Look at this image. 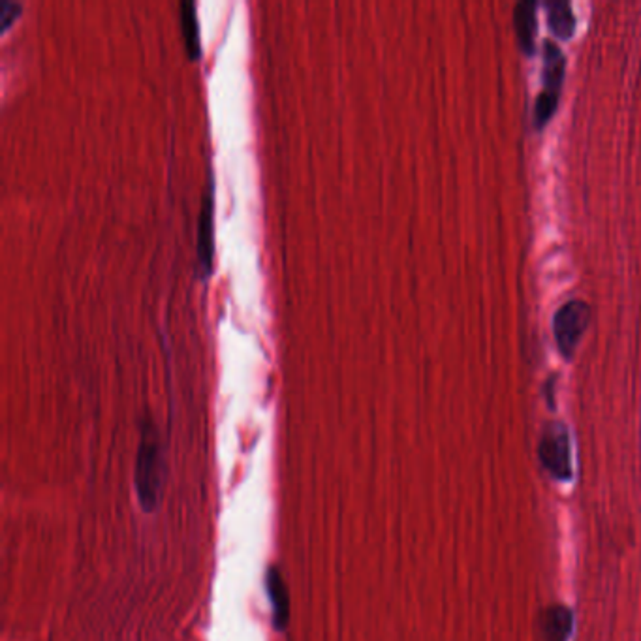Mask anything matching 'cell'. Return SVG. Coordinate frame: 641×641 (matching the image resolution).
Returning a JSON list of instances; mask_svg holds the SVG:
<instances>
[{
	"instance_id": "cell-1",
	"label": "cell",
	"mask_w": 641,
	"mask_h": 641,
	"mask_svg": "<svg viewBox=\"0 0 641 641\" xmlns=\"http://www.w3.org/2000/svg\"><path fill=\"white\" fill-rule=\"evenodd\" d=\"M136 493L145 512H155L164 497L166 463L160 436L153 426H147L142 433L138 459H136Z\"/></svg>"
},
{
	"instance_id": "cell-2",
	"label": "cell",
	"mask_w": 641,
	"mask_h": 641,
	"mask_svg": "<svg viewBox=\"0 0 641 641\" xmlns=\"http://www.w3.org/2000/svg\"><path fill=\"white\" fill-rule=\"evenodd\" d=\"M590 314H593V311H590V305L583 299H570L555 312L553 331L563 356L572 358V353L576 352L585 329L590 324Z\"/></svg>"
},
{
	"instance_id": "cell-3",
	"label": "cell",
	"mask_w": 641,
	"mask_h": 641,
	"mask_svg": "<svg viewBox=\"0 0 641 641\" xmlns=\"http://www.w3.org/2000/svg\"><path fill=\"white\" fill-rule=\"evenodd\" d=\"M213 192H206L204 201H201V211L198 218V262L199 267L204 269L206 273H211L213 269V255H215V238H213Z\"/></svg>"
},
{
	"instance_id": "cell-4",
	"label": "cell",
	"mask_w": 641,
	"mask_h": 641,
	"mask_svg": "<svg viewBox=\"0 0 641 641\" xmlns=\"http://www.w3.org/2000/svg\"><path fill=\"white\" fill-rule=\"evenodd\" d=\"M267 590H269V602H272L273 607L275 629L284 630L288 627L290 621V596H288V587H286L277 568H272L267 572Z\"/></svg>"
},
{
	"instance_id": "cell-5",
	"label": "cell",
	"mask_w": 641,
	"mask_h": 641,
	"mask_svg": "<svg viewBox=\"0 0 641 641\" xmlns=\"http://www.w3.org/2000/svg\"><path fill=\"white\" fill-rule=\"evenodd\" d=\"M566 59L563 49L553 40L544 42V89L542 93L559 96L564 79Z\"/></svg>"
},
{
	"instance_id": "cell-6",
	"label": "cell",
	"mask_w": 641,
	"mask_h": 641,
	"mask_svg": "<svg viewBox=\"0 0 641 641\" xmlns=\"http://www.w3.org/2000/svg\"><path fill=\"white\" fill-rule=\"evenodd\" d=\"M514 27L519 40V47L527 55L534 53V37H536V3L534 0H523L514 8Z\"/></svg>"
},
{
	"instance_id": "cell-7",
	"label": "cell",
	"mask_w": 641,
	"mask_h": 641,
	"mask_svg": "<svg viewBox=\"0 0 641 641\" xmlns=\"http://www.w3.org/2000/svg\"><path fill=\"white\" fill-rule=\"evenodd\" d=\"M179 21L183 30V40L187 44L189 55L192 59H198L201 52V38H199L198 10L192 0H181L179 3Z\"/></svg>"
},
{
	"instance_id": "cell-8",
	"label": "cell",
	"mask_w": 641,
	"mask_h": 641,
	"mask_svg": "<svg viewBox=\"0 0 641 641\" xmlns=\"http://www.w3.org/2000/svg\"><path fill=\"white\" fill-rule=\"evenodd\" d=\"M548 23L559 38H572L573 30H576V15H573L572 4L566 3V0H549Z\"/></svg>"
},
{
	"instance_id": "cell-9",
	"label": "cell",
	"mask_w": 641,
	"mask_h": 641,
	"mask_svg": "<svg viewBox=\"0 0 641 641\" xmlns=\"http://www.w3.org/2000/svg\"><path fill=\"white\" fill-rule=\"evenodd\" d=\"M542 458L549 468L555 472H561L563 476V467L566 463V436L563 431H549L544 436L542 442Z\"/></svg>"
},
{
	"instance_id": "cell-10",
	"label": "cell",
	"mask_w": 641,
	"mask_h": 641,
	"mask_svg": "<svg viewBox=\"0 0 641 641\" xmlns=\"http://www.w3.org/2000/svg\"><path fill=\"white\" fill-rule=\"evenodd\" d=\"M570 629V615L561 610V607H555L548 613L546 621V637L548 641H564Z\"/></svg>"
},
{
	"instance_id": "cell-11",
	"label": "cell",
	"mask_w": 641,
	"mask_h": 641,
	"mask_svg": "<svg viewBox=\"0 0 641 641\" xmlns=\"http://www.w3.org/2000/svg\"><path fill=\"white\" fill-rule=\"evenodd\" d=\"M21 10L20 3H13V0H3L0 3V15H3V28H6L10 25V21H13L18 18V13Z\"/></svg>"
}]
</instances>
